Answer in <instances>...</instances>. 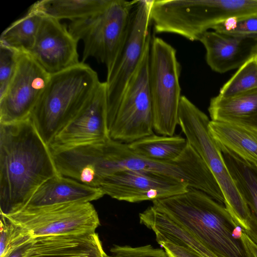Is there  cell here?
<instances>
[{"mask_svg": "<svg viewBox=\"0 0 257 257\" xmlns=\"http://www.w3.org/2000/svg\"><path fill=\"white\" fill-rule=\"evenodd\" d=\"M59 174L50 149L31 116L0 123L1 214L23 209L45 182Z\"/></svg>", "mask_w": 257, "mask_h": 257, "instance_id": "cell-1", "label": "cell"}, {"mask_svg": "<svg viewBox=\"0 0 257 257\" xmlns=\"http://www.w3.org/2000/svg\"><path fill=\"white\" fill-rule=\"evenodd\" d=\"M153 205L197 237L218 257H253L241 239L242 228L225 205L205 192L186 191Z\"/></svg>", "mask_w": 257, "mask_h": 257, "instance_id": "cell-2", "label": "cell"}, {"mask_svg": "<svg viewBox=\"0 0 257 257\" xmlns=\"http://www.w3.org/2000/svg\"><path fill=\"white\" fill-rule=\"evenodd\" d=\"M100 82L97 72L81 61L50 75L30 115L46 144L88 102Z\"/></svg>", "mask_w": 257, "mask_h": 257, "instance_id": "cell-3", "label": "cell"}, {"mask_svg": "<svg viewBox=\"0 0 257 257\" xmlns=\"http://www.w3.org/2000/svg\"><path fill=\"white\" fill-rule=\"evenodd\" d=\"M151 173L178 179L203 191L221 204L222 192L205 162L188 143L182 155L173 161L147 159L134 153L127 144L110 139L102 145V171L104 177L119 170Z\"/></svg>", "mask_w": 257, "mask_h": 257, "instance_id": "cell-4", "label": "cell"}, {"mask_svg": "<svg viewBox=\"0 0 257 257\" xmlns=\"http://www.w3.org/2000/svg\"><path fill=\"white\" fill-rule=\"evenodd\" d=\"M138 1L111 0L102 10L70 21L69 31L83 43L81 62L93 58L105 65L107 73L111 70L126 40Z\"/></svg>", "mask_w": 257, "mask_h": 257, "instance_id": "cell-5", "label": "cell"}, {"mask_svg": "<svg viewBox=\"0 0 257 257\" xmlns=\"http://www.w3.org/2000/svg\"><path fill=\"white\" fill-rule=\"evenodd\" d=\"M207 115L188 98L182 96L178 125L188 143L201 157L217 181L224 198V205L242 229H248L249 213L225 165L222 153L211 136Z\"/></svg>", "mask_w": 257, "mask_h": 257, "instance_id": "cell-6", "label": "cell"}, {"mask_svg": "<svg viewBox=\"0 0 257 257\" xmlns=\"http://www.w3.org/2000/svg\"><path fill=\"white\" fill-rule=\"evenodd\" d=\"M180 73L175 48L162 39L154 37L150 47L149 85L154 131L158 135L174 136L178 125Z\"/></svg>", "mask_w": 257, "mask_h": 257, "instance_id": "cell-7", "label": "cell"}, {"mask_svg": "<svg viewBox=\"0 0 257 257\" xmlns=\"http://www.w3.org/2000/svg\"><path fill=\"white\" fill-rule=\"evenodd\" d=\"M150 42L116 109L107 115L109 138L130 144L154 134L149 85Z\"/></svg>", "mask_w": 257, "mask_h": 257, "instance_id": "cell-8", "label": "cell"}, {"mask_svg": "<svg viewBox=\"0 0 257 257\" xmlns=\"http://www.w3.org/2000/svg\"><path fill=\"white\" fill-rule=\"evenodd\" d=\"M4 215L33 238L93 233L100 225L97 212L90 202L25 207Z\"/></svg>", "mask_w": 257, "mask_h": 257, "instance_id": "cell-9", "label": "cell"}, {"mask_svg": "<svg viewBox=\"0 0 257 257\" xmlns=\"http://www.w3.org/2000/svg\"><path fill=\"white\" fill-rule=\"evenodd\" d=\"M153 1L137 2L126 40L112 68L107 73V115L118 105L148 44L151 41L149 29L152 22Z\"/></svg>", "mask_w": 257, "mask_h": 257, "instance_id": "cell-10", "label": "cell"}, {"mask_svg": "<svg viewBox=\"0 0 257 257\" xmlns=\"http://www.w3.org/2000/svg\"><path fill=\"white\" fill-rule=\"evenodd\" d=\"M50 74L29 53H20L17 70L0 97V123H11L31 115Z\"/></svg>", "mask_w": 257, "mask_h": 257, "instance_id": "cell-11", "label": "cell"}, {"mask_svg": "<svg viewBox=\"0 0 257 257\" xmlns=\"http://www.w3.org/2000/svg\"><path fill=\"white\" fill-rule=\"evenodd\" d=\"M99 188L113 199L137 203L171 197L185 192L189 187L172 177L122 169L103 177Z\"/></svg>", "mask_w": 257, "mask_h": 257, "instance_id": "cell-12", "label": "cell"}, {"mask_svg": "<svg viewBox=\"0 0 257 257\" xmlns=\"http://www.w3.org/2000/svg\"><path fill=\"white\" fill-rule=\"evenodd\" d=\"M110 139L107 125L105 82H100L88 102L57 134L50 150L101 142Z\"/></svg>", "mask_w": 257, "mask_h": 257, "instance_id": "cell-13", "label": "cell"}, {"mask_svg": "<svg viewBox=\"0 0 257 257\" xmlns=\"http://www.w3.org/2000/svg\"><path fill=\"white\" fill-rule=\"evenodd\" d=\"M78 42L60 20L43 15L29 54L51 75L80 62Z\"/></svg>", "mask_w": 257, "mask_h": 257, "instance_id": "cell-14", "label": "cell"}, {"mask_svg": "<svg viewBox=\"0 0 257 257\" xmlns=\"http://www.w3.org/2000/svg\"><path fill=\"white\" fill-rule=\"evenodd\" d=\"M199 41L206 50V61L214 71L223 73L239 68L257 48V37H244L206 31Z\"/></svg>", "mask_w": 257, "mask_h": 257, "instance_id": "cell-15", "label": "cell"}, {"mask_svg": "<svg viewBox=\"0 0 257 257\" xmlns=\"http://www.w3.org/2000/svg\"><path fill=\"white\" fill-rule=\"evenodd\" d=\"M95 232L33 238L22 257H106Z\"/></svg>", "mask_w": 257, "mask_h": 257, "instance_id": "cell-16", "label": "cell"}, {"mask_svg": "<svg viewBox=\"0 0 257 257\" xmlns=\"http://www.w3.org/2000/svg\"><path fill=\"white\" fill-rule=\"evenodd\" d=\"M104 195L99 187H91L59 174L45 182L36 191L25 207L90 202Z\"/></svg>", "mask_w": 257, "mask_h": 257, "instance_id": "cell-17", "label": "cell"}, {"mask_svg": "<svg viewBox=\"0 0 257 257\" xmlns=\"http://www.w3.org/2000/svg\"><path fill=\"white\" fill-rule=\"evenodd\" d=\"M208 128L221 152L257 165V128L210 120Z\"/></svg>", "mask_w": 257, "mask_h": 257, "instance_id": "cell-18", "label": "cell"}, {"mask_svg": "<svg viewBox=\"0 0 257 257\" xmlns=\"http://www.w3.org/2000/svg\"><path fill=\"white\" fill-rule=\"evenodd\" d=\"M225 165L248 210V230L243 231L257 244V165L222 152Z\"/></svg>", "mask_w": 257, "mask_h": 257, "instance_id": "cell-19", "label": "cell"}, {"mask_svg": "<svg viewBox=\"0 0 257 257\" xmlns=\"http://www.w3.org/2000/svg\"><path fill=\"white\" fill-rule=\"evenodd\" d=\"M208 110L211 120L257 128V89L230 97L218 94Z\"/></svg>", "mask_w": 257, "mask_h": 257, "instance_id": "cell-20", "label": "cell"}, {"mask_svg": "<svg viewBox=\"0 0 257 257\" xmlns=\"http://www.w3.org/2000/svg\"><path fill=\"white\" fill-rule=\"evenodd\" d=\"M43 16L31 6L24 16L14 21L2 32L0 45L19 53H30Z\"/></svg>", "mask_w": 257, "mask_h": 257, "instance_id": "cell-21", "label": "cell"}, {"mask_svg": "<svg viewBox=\"0 0 257 257\" xmlns=\"http://www.w3.org/2000/svg\"><path fill=\"white\" fill-rule=\"evenodd\" d=\"M137 155L151 160L173 161L178 158L188 145L180 136L152 135L127 144Z\"/></svg>", "mask_w": 257, "mask_h": 257, "instance_id": "cell-22", "label": "cell"}, {"mask_svg": "<svg viewBox=\"0 0 257 257\" xmlns=\"http://www.w3.org/2000/svg\"><path fill=\"white\" fill-rule=\"evenodd\" d=\"M111 0H42L32 6L43 15L70 21L81 19L105 8Z\"/></svg>", "mask_w": 257, "mask_h": 257, "instance_id": "cell-23", "label": "cell"}, {"mask_svg": "<svg viewBox=\"0 0 257 257\" xmlns=\"http://www.w3.org/2000/svg\"><path fill=\"white\" fill-rule=\"evenodd\" d=\"M252 55L220 88L218 95L230 97L257 89V65Z\"/></svg>", "mask_w": 257, "mask_h": 257, "instance_id": "cell-24", "label": "cell"}, {"mask_svg": "<svg viewBox=\"0 0 257 257\" xmlns=\"http://www.w3.org/2000/svg\"><path fill=\"white\" fill-rule=\"evenodd\" d=\"M214 31L231 36L257 37V15L242 19H231L212 28Z\"/></svg>", "mask_w": 257, "mask_h": 257, "instance_id": "cell-25", "label": "cell"}, {"mask_svg": "<svg viewBox=\"0 0 257 257\" xmlns=\"http://www.w3.org/2000/svg\"><path fill=\"white\" fill-rule=\"evenodd\" d=\"M20 53L0 45V97L5 93L14 76Z\"/></svg>", "mask_w": 257, "mask_h": 257, "instance_id": "cell-26", "label": "cell"}, {"mask_svg": "<svg viewBox=\"0 0 257 257\" xmlns=\"http://www.w3.org/2000/svg\"><path fill=\"white\" fill-rule=\"evenodd\" d=\"M110 251L111 255L106 257H169L164 249L150 244L137 247L114 245Z\"/></svg>", "mask_w": 257, "mask_h": 257, "instance_id": "cell-27", "label": "cell"}, {"mask_svg": "<svg viewBox=\"0 0 257 257\" xmlns=\"http://www.w3.org/2000/svg\"><path fill=\"white\" fill-rule=\"evenodd\" d=\"M179 245L185 247L199 257H218L188 231H183L178 238Z\"/></svg>", "mask_w": 257, "mask_h": 257, "instance_id": "cell-28", "label": "cell"}, {"mask_svg": "<svg viewBox=\"0 0 257 257\" xmlns=\"http://www.w3.org/2000/svg\"><path fill=\"white\" fill-rule=\"evenodd\" d=\"M169 257H199L190 250L169 241L158 242Z\"/></svg>", "mask_w": 257, "mask_h": 257, "instance_id": "cell-29", "label": "cell"}, {"mask_svg": "<svg viewBox=\"0 0 257 257\" xmlns=\"http://www.w3.org/2000/svg\"><path fill=\"white\" fill-rule=\"evenodd\" d=\"M241 237L243 242L248 248L253 256L257 257V244L253 241L243 230Z\"/></svg>", "mask_w": 257, "mask_h": 257, "instance_id": "cell-30", "label": "cell"}, {"mask_svg": "<svg viewBox=\"0 0 257 257\" xmlns=\"http://www.w3.org/2000/svg\"><path fill=\"white\" fill-rule=\"evenodd\" d=\"M32 239L31 240L15 248L9 252L5 257H22L23 254L30 245Z\"/></svg>", "mask_w": 257, "mask_h": 257, "instance_id": "cell-31", "label": "cell"}, {"mask_svg": "<svg viewBox=\"0 0 257 257\" xmlns=\"http://www.w3.org/2000/svg\"><path fill=\"white\" fill-rule=\"evenodd\" d=\"M252 58L257 65V48L255 49V51L253 52L252 55Z\"/></svg>", "mask_w": 257, "mask_h": 257, "instance_id": "cell-32", "label": "cell"}]
</instances>
